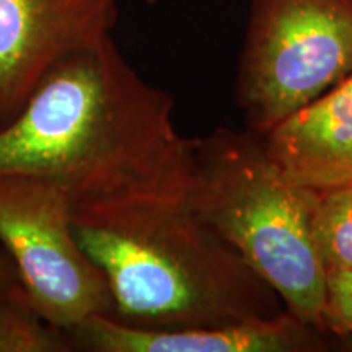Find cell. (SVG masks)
<instances>
[{
  "label": "cell",
  "mask_w": 352,
  "mask_h": 352,
  "mask_svg": "<svg viewBox=\"0 0 352 352\" xmlns=\"http://www.w3.org/2000/svg\"><path fill=\"white\" fill-rule=\"evenodd\" d=\"M16 287H20L19 276H16V271L10 258H8L6 248L0 243V298L6 297Z\"/></svg>",
  "instance_id": "cell-12"
},
{
  "label": "cell",
  "mask_w": 352,
  "mask_h": 352,
  "mask_svg": "<svg viewBox=\"0 0 352 352\" xmlns=\"http://www.w3.org/2000/svg\"><path fill=\"white\" fill-rule=\"evenodd\" d=\"M173 111L107 36L57 60L0 126V171L56 184L74 209L186 195L195 138Z\"/></svg>",
  "instance_id": "cell-1"
},
{
  "label": "cell",
  "mask_w": 352,
  "mask_h": 352,
  "mask_svg": "<svg viewBox=\"0 0 352 352\" xmlns=\"http://www.w3.org/2000/svg\"><path fill=\"white\" fill-rule=\"evenodd\" d=\"M352 72V0H252L235 78L246 129L264 135Z\"/></svg>",
  "instance_id": "cell-4"
},
{
  "label": "cell",
  "mask_w": 352,
  "mask_h": 352,
  "mask_svg": "<svg viewBox=\"0 0 352 352\" xmlns=\"http://www.w3.org/2000/svg\"><path fill=\"white\" fill-rule=\"evenodd\" d=\"M0 243L50 323L70 333L88 318L111 315L107 279L78 241L74 206L56 184L0 171Z\"/></svg>",
  "instance_id": "cell-5"
},
{
  "label": "cell",
  "mask_w": 352,
  "mask_h": 352,
  "mask_svg": "<svg viewBox=\"0 0 352 352\" xmlns=\"http://www.w3.org/2000/svg\"><path fill=\"white\" fill-rule=\"evenodd\" d=\"M323 324L334 336L352 338V267L324 274Z\"/></svg>",
  "instance_id": "cell-11"
},
{
  "label": "cell",
  "mask_w": 352,
  "mask_h": 352,
  "mask_svg": "<svg viewBox=\"0 0 352 352\" xmlns=\"http://www.w3.org/2000/svg\"><path fill=\"white\" fill-rule=\"evenodd\" d=\"M148 2H151V3H153V2H157V0H148Z\"/></svg>",
  "instance_id": "cell-13"
},
{
  "label": "cell",
  "mask_w": 352,
  "mask_h": 352,
  "mask_svg": "<svg viewBox=\"0 0 352 352\" xmlns=\"http://www.w3.org/2000/svg\"><path fill=\"white\" fill-rule=\"evenodd\" d=\"M72 334L36 310L23 287L0 298V352H74Z\"/></svg>",
  "instance_id": "cell-9"
},
{
  "label": "cell",
  "mask_w": 352,
  "mask_h": 352,
  "mask_svg": "<svg viewBox=\"0 0 352 352\" xmlns=\"http://www.w3.org/2000/svg\"><path fill=\"white\" fill-rule=\"evenodd\" d=\"M261 138L298 186L323 192L352 184V72Z\"/></svg>",
  "instance_id": "cell-8"
},
{
  "label": "cell",
  "mask_w": 352,
  "mask_h": 352,
  "mask_svg": "<svg viewBox=\"0 0 352 352\" xmlns=\"http://www.w3.org/2000/svg\"><path fill=\"white\" fill-rule=\"evenodd\" d=\"M118 0H0V126L69 52L111 36Z\"/></svg>",
  "instance_id": "cell-6"
},
{
  "label": "cell",
  "mask_w": 352,
  "mask_h": 352,
  "mask_svg": "<svg viewBox=\"0 0 352 352\" xmlns=\"http://www.w3.org/2000/svg\"><path fill=\"white\" fill-rule=\"evenodd\" d=\"M186 201L276 290L285 310L327 331V272L314 240L316 192L290 182L261 135L215 127L195 138Z\"/></svg>",
  "instance_id": "cell-3"
},
{
  "label": "cell",
  "mask_w": 352,
  "mask_h": 352,
  "mask_svg": "<svg viewBox=\"0 0 352 352\" xmlns=\"http://www.w3.org/2000/svg\"><path fill=\"white\" fill-rule=\"evenodd\" d=\"M74 228L107 279L111 318L135 328H212L267 320L285 305L188 204L147 196L74 209Z\"/></svg>",
  "instance_id": "cell-2"
},
{
  "label": "cell",
  "mask_w": 352,
  "mask_h": 352,
  "mask_svg": "<svg viewBox=\"0 0 352 352\" xmlns=\"http://www.w3.org/2000/svg\"><path fill=\"white\" fill-rule=\"evenodd\" d=\"M70 334L77 351L90 352H323L338 346L331 334L287 310L267 320L184 329L135 328L98 315Z\"/></svg>",
  "instance_id": "cell-7"
},
{
  "label": "cell",
  "mask_w": 352,
  "mask_h": 352,
  "mask_svg": "<svg viewBox=\"0 0 352 352\" xmlns=\"http://www.w3.org/2000/svg\"><path fill=\"white\" fill-rule=\"evenodd\" d=\"M314 240L324 272L352 267V184L316 192Z\"/></svg>",
  "instance_id": "cell-10"
}]
</instances>
